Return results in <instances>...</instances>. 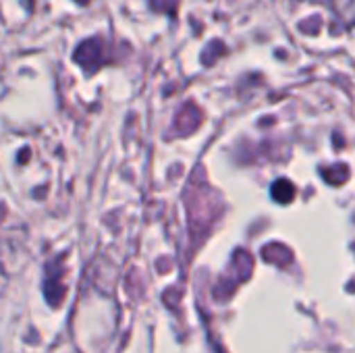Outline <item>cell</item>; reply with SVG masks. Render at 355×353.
<instances>
[{
    "instance_id": "1",
    "label": "cell",
    "mask_w": 355,
    "mask_h": 353,
    "mask_svg": "<svg viewBox=\"0 0 355 353\" xmlns=\"http://www.w3.org/2000/svg\"><path fill=\"white\" fill-rule=\"evenodd\" d=\"M114 56H116V54H114V46H112L106 37H102V35H94V37L83 40V42L77 46L75 54H73L75 62H77L87 75H92V73H96L98 69H102L104 64L112 62Z\"/></svg>"
},
{
    "instance_id": "2",
    "label": "cell",
    "mask_w": 355,
    "mask_h": 353,
    "mask_svg": "<svg viewBox=\"0 0 355 353\" xmlns=\"http://www.w3.org/2000/svg\"><path fill=\"white\" fill-rule=\"evenodd\" d=\"M150 6H152L156 12L175 15V10H177V6H179V0H150Z\"/></svg>"
},
{
    "instance_id": "3",
    "label": "cell",
    "mask_w": 355,
    "mask_h": 353,
    "mask_svg": "<svg viewBox=\"0 0 355 353\" xmlns=\"http://www.w3.org/2000/svg\"><path fill=\"white\" fill-rule=\"evenodd\" d=\"M75 2H79V4H87L89 0H75Z\"/></svg>"
}]
</instances>
